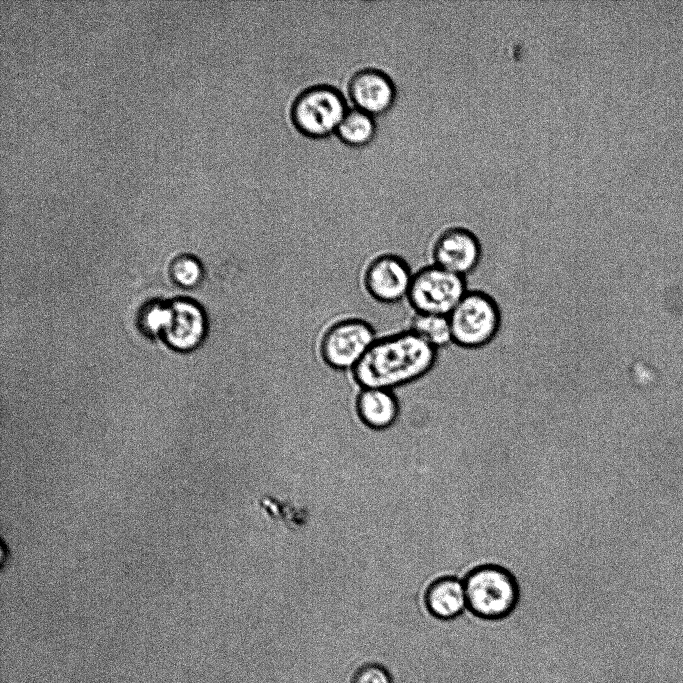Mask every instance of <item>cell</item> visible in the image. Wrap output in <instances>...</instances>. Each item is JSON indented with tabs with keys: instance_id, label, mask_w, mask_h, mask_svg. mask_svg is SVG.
<instances>
[{
	"instance_id": "9",
	"label": "cell",
	"mask_w": 683,
	"mask_h": 683,
	"mask_svg": "<svg viewBox=\"0 0 683 683\" xmlns=\"http://www.w3.org/2000/svg\"><path fill=\"white\" fill-rule=\"evenodd\" d=\"M348 92L356 107L372 115L386 111L396 95L392 79L376 68L355 72L349 81Z\"/></svg>"
},
{
	"instance_id": "4",
	"label": "cell",
	"mask_w": 683,
	"mask_h": 683,
	"mask_svg": "<svg viewBox=\"0 0 683 683\" xmlns=\"http://www.w3.org/2000/svg\"><path fill=\"white\" fill-rule=\"evenodd\" d=\"M467 291L465 277L429 264L414 273L407 300L417 313L448 316Z\"/></svg>"
},
{
	"instance_id": "15",
	"label": "cell",
	"mask_w": 683,
	"mask_h": 683,
	"mask_svg": "<svg viewBox=\"0 0 683 683\" xmlns=\"http://www.w3.org/2000/svg\"><path fill=\"white\" fill-rule=\"evenodd\" d=\"M173 275L183 286H194L201 280L203 270L196 259L183 257L173 265Z\"/></svg>"
},
{
	"instance_id": "12",
	"label": "cell",
	"mask_w": 683,
	"mask_h": 683,
	"mask_svg": "<svg viewBox=\"0 0 683 683\" xmlns=\"http://www.w3.org/2000/svg\"><path fill=\"white\" fill-rule=\"evenodd\" d=\"M357 414L372 431H385L396 424L400 415L397 398L390 390L363 389L357 398Z\"/></svg>"
},
{
	"instance_id": "13",
	"label": "cell",
	"mask_w": 683,
	"mask_h": 683,
	"mask_svg": "<svg viewBox=\"0 0 683 683\" xmlns=\"http://www.w3.org/2000/svg\"><path fill=\"white\" fill-rule=\"evenodd\" d=\"M336 131L345 143L362 146L372 140L376 125L372 114L354 107L347 109Z\"/></svg>"
},
{
	"instance_id": "7",
	"label": "cell",
	"mask_w": 683,
	"mask_h": 683,
	"mask_svg": "<svg viewBox=\"0 0 683 683\" xmlns=\"http://www.w3.org/2000/svg\"><path fill=\"white\" fill-rule=\"evenodd\" d=\"M379 339L367 322L348 319L332 326L324 335L321 353L325 362L339 370H353Z\"/></svg>"
},
{
	"instance_id": "10",
	"label": "cell",
	"mask_w": 683,
	"mask_h": 683,
	"mask_svg": "<svg viewBox=\"0 0 683 683\" xmlns=\"http://www.w3.org/2000/svg\"><path fill=\"white\" fill-rule=\"evenodd\" d=\"M208 322L199 305L177 301L170 305V319L164 332L167 343L178 350L196 348L205 338Z\"/></svg>"
},
{
	"instance_id": "17",
	"label": "cell",
	"mask_w": 683,
	"mask_h": 683,
	"mask_svg": "<svg viewBox=\"0 0 683 683\" xmlns=\"http://www.w3.org/2000/svg\"><path fill=\"white\" fill-rule=\"evenodd\" d=\"M351 683H393L390 673L377 663L360 666L353 674Z\"/></svg>"
},
{
	"instance_id": "2",
	"label": "cell",
	"mask_w": 683,
	"mask_h": 683,
	"mask_svg": "<svg viewBox=\"0 0 683 683\" xmlns=\"http://www.w3.org/2000/svg\"><path fill=\"white\" fill-rule=\"evenodd\" d=\"M467 610L483 620L511 616L521 603L520 585L506 567L486 563L475 566L463 578Z\"/></svg>"
},
{
	"instance_id": "8",
	"label": "cell",
	"mask_w": 683,
	"mask_h": 683,
	"mask_svg": "<svg viewBox=\"0 0 683 683\" xmlns=\"http://www.w3.org/2000/svg\"><path fill=\"white\" fill-rule=\"evenodd\" d=\"M413 275L414 271L404 259L385 254L370 264L365 284L374 299L393 304L407 298Z\"/></svg>"
},
{
	"instance_id": "14",
	"label": "cell",
	"mask_w": 683,
	"mask_h": 683,
	"mask_svg": "<svg viewBox=\"0 0 683 683\" xmlns=\"http://www.w3.org/2000/svg\"><path fill=\"white\" fill-rule=\"evenodd\" d=\"M410 331L438 351L453 343L449 318L445 315L416 312L411 321Z\"/></svg>"
},
{
	"instance_id": "11",
	"label": "cell",
	"mask_w": 683,
	"mask_h": 683,
	"mask_svg": "<svg viewBox=\"0 0 683 683\" xmlns=\"http://www.w3.org/2000/svg\"><path fill=\"white\" fill-rule=\"evenodd\" d=\"M425 611L432 618L451 621L467 611V599L463 579L445 575L433 580L423 596Z\"/></svg>"
},
{
	"instance_id": "5",
	"label": "cell",
	"mask_w": 683,
	"mask_h": 683,
	"mask_svg": "<svg viewBox=\"0 0 683 683\" xmlns=\"http://www.w3.org/2000/svg\"><path fill=\"white\" fill-rule=\"evenodd\" d=\"M346 111L345 98L338 89L318 84L296 96L291 106V119L303 134L323 137L337 128Z\"/></svg>"
},
{
	"instance_id": "6",
	"label": "cell",
	"mask_w": 683,
	"mask_h": 683,
	"mask_svg": "<svg viewBox=\"0 0 683 683\" xmlns=\"http://www.w3.org/2000/svg\"><path fill=\"white\" fill-rule=\"evenodd\" d=\"M481 256L482 247L479 238L465 226L445 227L429 241V264L462 277L476 269Z\"/></svg>"
},
{
	"instance_id": "16",
	"label": "cell",
	"mask_w": 683,
	"mask_h": 683,
	"mask_svg": "<svg viewBox=\"0 0 683 683\" xmlns=\"http://www.w3.org/2000/svg\"><path fill=\"white\" fill-rule=\"evenodd\" d=\"M170 319V306L153 304L142 315L144 329L152 334L163 333Z\"/></svg>"
},
{
	"instance_id": "1",
	"label": "cell",
	"mask_w": 683,
	"mask_h": 683,
	"mask_svg": "<svg viewBox=\"0 0 683 683\" xmlns=\"http://www.w3.org/2000/svg\"><path fill=\"white\" fill-rule=\"evenodd\" d=\"M438 350L413 332L378 339L353 369L364 388L392 390L427 376Z\"/></svg>"
},
{
	"instance_id": "3",
	"label": "cell",
	"mask_w": 683,
	"mask_h": 683,
	"mask_svg": "<svg viewBox=\"0 0 683 683\" xmlns=\"http://www.w3.org/2000/svg\"><path fill=\"white\" fill-rule=\"evenodd\" d=\"M448 318L453 343L465 349L488 345L501 327L499 306L483 291H467Z\"/></svg>"
}]
</instances>
